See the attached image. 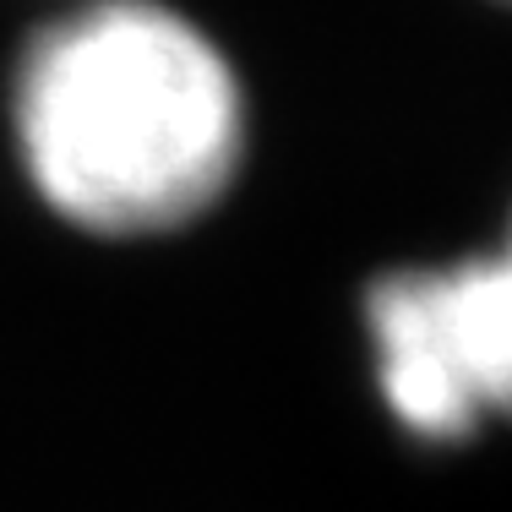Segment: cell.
<instances>
[{"mask_svg":"<svg viewBox=\"0 0 512 512\" xmlns=\"http://www.w3.org/2000/svg\"><path fill=\"white\" fill-rule=\"evenodd\" d=\"M365 333L376 387L404 431L463 442L512 420V229L491 256L376 278Z\"/></svg>","mask_w":512,"mask_h":512,"instance_id":"2","label":"cell"},{"mask_svg":"<svg viewBox=\"0 0 512 512\" xmlns=\"http://www.w3.org/2000/svg\"><path fill=\"white\" fill-rule=\"evenodd\" d=\"M491 6H512V0H491Z\"/></svg>","mask_w":512,"mask_h":512,"instance_id":"3","label":"cell"},{"mask_svg":"<svg viewBox=\"0 0 512 512\" xmlns=\"http://www.w3.org/2000/svg\"><path fill=\"white\" fill-rule=\"evenodd\" d=\"M11 131L33 191L66 224L142 240L186 229L235 186L246 88L169 0H71L22 44Z\"/></svg>","mask_w":512,"mask_h":512,"instance_id":"1","label":"cell"}]
</instances>
